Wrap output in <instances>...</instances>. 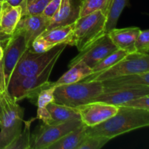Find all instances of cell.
<instances>
[{
	"mask_svg": "<svg viewBox=\"0 0 149 149\" xmlns=\"http://www.w3.org/2000/svg\"><path fill=\"white\" fill-rule=\"evenodd\" d=\"M149 125V111L118 106L115 115L94 127H87L86 132L90 136H100L111 139Z\"/></svg>",
	"mask_w": 149,
	"mask_h": 149,
	"instance_id": "6da1fadb",
	"label": "cell"
},
{
	"mask_svg": "<svg viewBox=\"0 0 149 149\" xmlns=\"http://www.w3.org/2000/svg\"><path fill=\"white\" fill-rule=\"evenodd\" d=\"M24 109L8 91L0 95V149H7L23 129Z\"/></svg>",
	"mask_w": 149,
	"mask_h": 149,
	"instance_id": "7a4b0ae2",
	"label": "cell"
},
{
	"mask_svg": "<svg viewBox=\"0 0 149 149\" xmlns=\"http://www.w3.org/2000/svg\"><path fill=\"white\" fill-rule=\"evenodd\" d=\"M103 92L101 81H79L69 84L56 86L54 102L72 108L93 102Z\"/></svg>",
	"mask_w": 149,
	"mask_h": 149,
	"instance_id": "3957f363",
	"label": "cell"
},
{
	"mask_svg": "<svg viewBox=\"0 0 149 149\" xmlns=\"http://www.w3.org/2000/svg\"><path fill=\"white\" fill-rule=\"evenodd\" d=\"M106 16L98 10L83 17H79L74 23V30L68 45L75 46L79 52L98 39L105 33Z\"/></svg>",
	"mask_w": 149,
	"mask_h": 149,
	"instance_id": "277c9868",
	"label": "cell"
},
{
	"mask_svg": "<svg viewBox=\"0 0 149 149\" xmlns=\"http://www.w3.org/2000/svg\"><path fill=\"white\" fill-rule=\"evenodd\" d=\"M66 47L65 44H60L43 53L33 52L28 48L20 57L15 68L10 83L15 82L23 77L39 74L50 63L59 59Z\"/></svg>",
	"mask_w": 149,
	"mask_h": 149,
	"instance_id": "5b68a950",
	"label": "cell"
},
{
	"mask_svg": "<svg viewBox=\"0 0 149 149\" xmlns=\"http://www.w3.org/2000/svg\"><path fill=\"white\" fill-rule=\"evenodd\" d=\"M57 61L58 60L52 61L39 74L10 83L7 87L9 94L17 102L27 98L36 104V97L41 90L52 86V81H49V78Z\"/></svg>",
	"mask_w": 149,
	"mask_h": 149,
	"instance_id": "8992f818",
	"label": "cell"
},
{
	"mask_svg": "<svg viewBox=\"0 0 149 149\" xmlns=\"http://www.w3.org/2000/svg\"><path fill=\"white\" fill-rule=\"evenodd\" d=\"M147 71H149V55L132 52L128 53L125 58L110 68L100 72L91 74L82 81H102L121 76L141 74Z\"/></svg>",
	"mask_w": 149,
	"mask_h": 149,
	"instance_id": "52a82bcc",
	"label": "cell"
},
{
	"mask_svg": "<svg viewBox=\"0 0 149 149\" xmlns=\"http://www.w3.org/2000/svg\"><path fill=\"white\" fill-rule=\"evenodd\" d=\"M81 119H75L55 125L42 124L31 134V149H48L54 143L81 125Z\"/></svg>",
	"mask_w": 149,
	"mask_h": 149,
	"instance_id": "ba28073f",
	"label": "cell"
},
{
	"mask_svg": "<svg viewBox=\"0 0 149 149\" xmlns=\"http://www.w3.org/2000/svg\"><path fill=\"white\" fill-rule=\"evenodd\" d=\"M116 49L109 34L106 33L79 51L78 55L70 61L68 67L81 61L93 69L103 58Z\"/></svg>",
	"mask_w": 149,
	"mask_h": 149,
	"instance_id": "9c48e42d",
	"label": "cell"
},
{
	"mask_svg": "<svg viewBox=\"0 0 149 149\" xmlns=\"http://www.w3.org/2000/svg\"><path fill=\"white\" fill-rule=\"evenodd\" d=\"M3 55L2 67L6 84L8 87L10 78L17 65L20 57L28 49L24 37L21 34L14 33L9 37L4 46Z\"/></svg>",
	"mask_w": 149,
	"mask_h": 149,
	"instance_id": "30bf717a",
	"label": "cell"
},
{
	"mask_svg": "<svg viewBox=\"0 0 149 149\" xmlns=\"http://www.w3.org/2000/svg\"><path fill=\"white\" fill-rule=\"evenodd\" d=\"M82 124L94 127L111 118L118 111V106L102 102H90L77 108Z\"/></svg>",
	"mask_w": 149,
	"mask_h": 149,
	"instance_id": "8fae6325",
	"label": "cell"
},
{
	"mask_svg": "<svg viewBox=\"0 0 149 149\" xmlns=\"http://www.w3.org/2000/svg\"><path fill=\"white\" fill-rule=\"evenodd\" d=\"M49 20L42 14L22 15L14 33L23 36L29 48L32 42L46 30Z\"/></svg>",
	"mask_w": 149,
	"mask_h": 149,
	"instance_id": "7c38bea8",
	"label": "cell"
},
{
	"mask_svg": "<svg viewBox=\"0 0 149 149\" xmlns=\"http://www.w3.org/2000/svg\"><path fill=\"white\" fill-rule=\"evenodd\" d=\"M101 83L103 87V92L149 87V71L109 79L103 80Z\"/></svg>",
	"mask_w": 149,
	"mask_h": 149,
	"instance_id": "4fadbf2b",
	"label": "cell"
},
{
	"mask_svg": "<svg viewBox=\"0 0 149 149\" xmlns=\"http://www.w3.org/2000/svg\"><path fill=\"white\" fill-rule=\"evenodd\" d=\"M146 95H149V87L111 90L103 92L95 97L93 102H102L107 104L119 106L132 99Z\"/></svg>",
	"mask_w": 149,
	"mask_h": 149,
	"instance_id": "5bb4252c",
	"label": "cell"
},
{
	"mask_svg": "<svg viewBox=\"0 0 149 149\" xmlns=\"http://www.w3.org/2000/svg\"><path fill=\"white\" fill-rule=\"evenodd\" d=\"M21 17V6H10L3 1L0 13V42H7L13 34Z\"/></svg>",
	"mask_w": 149,
	"mask_h": 149,
	"instance_id": "9a60e30c",
	"label": "cell"
},
{
	"mask_svg": "<svg viewBox=\"0 0 149 149\" xmlns=\"http://www.w3.org/2000/svg\"><path fill=\"white\" fill-rule=\"evenodd\" d=\"M79 4L75 5L73 4V0H61L59 9L49 19V23L45 31L58 26H67L74 23L79 17Z\"/></svg>",
	"mask_w": 149,
	"mask_h": 149,
	"instance_id": "2e32d148",
	"label": "cell"
},
{
	"mask_svg": "<svg viewBox=\"0 0 149 149\" xmlns=\"http://www.w3.org/2000/svg\"><path fill=\"white\" fill-rule=\"evenodd\" d=\"M140 31L141 29L138 27L114 28L107 33L117 49L126 51L127 53H132L135 52L134 45Z\"/></svg>",
	"mask_w": 149,
	"mask_h": 149,
	"instance_id": "e0dca14e",
	"label": "cell"
},
{
	"mask_svg": "<svg viewBox=\"0 0 149 149\" xmlns=\"http://www.w3.org/2000/svg\"><path fill=\"white\" fill-rule=\"evenodd\" d=\"M69 70L60 77L56 81L52 82V85L59 86L78 82L84 79L93 73V70L85 63L79 61L69 67Z\"/></svg>",
	"mask_w": 149,
	"mask_h": 149,
	"instance_id": "ac0fdd59",
	"label": "cell"
},
{
	"mask_svg": "<svg viewBox=\"0 0 149 149\" xmlns=\"http://www.w3.org/2000/svg\"><path fill=\"white\" fill-rule=\"evenodd\" d=\"M47 109L50 114V122L49 125H55L71 120L80 119L79 113L77 108L52 102L47 105Z\"/></svg>",
	"mask_w": 149,
	"mask_h": 149,
	"instance_id": "d6986e66",
	"label": "cell"
},
{
	"mask_svg": "<svg viewBox=\"0 0 149 149\" xmlns=\"http://www.w3.org/2000/svg\"><path fill=\"white\" fill-rule=\"evenodd\" d=\"M86 128L87 126L81 124L52 144L48 149H77L87 137Z\"/></svg>",
	"mask_w": 149,
	"mask_h": 149,
	"instance_id": "ffe728a7",
	"label": "cell"
},
{
	"mask_svg": "<svg viewBox=\"0 0 149 149\" xmlns=\"http://www.w3.org/2000/svg\"><path fill=\"white\" fill-rule=\"evenodd\" d=\"M55 86H50L47 88L43 89L36 97V106H37L36 119L42 120L44 124L49 125L50 122V114L48 111L47 106L50 103L54 102V91Z\"/></svg>",
	"mask_w": 149,
	"mask_h": 149,
	"instance_id": "44dd1931",
	"label": "cell"
},
{
	"mask_svg": "<svg viewBox=\"0 0 149 149\" xmlns=\"http://www.w3.org/2000/svg\"><path fill=\"white\" fill-rule=\"evenodd\" d=\"M129 4V0H108L104 13L106 16L105 33L116 27L118 20L125 7Z\"/></svg>",
	"mask_w": 149,
	"mask_h": 149,
	"instance_id": "7402d4cb",
	"label": "cell"
},
{
	"mask_svg": "<svg viewBox=\"0 0 149 149\" xmlns=\"http://www.w3.org/2000/svg\"><path fill=\"white\" fill-rule=\"evenodd\" d=\"M74 23L52 28L49 30L44 31L40 36L53 46H56L60 44H65L68 45L74 30Z\"/></svg>",
	"mask_w": 149,
	"mask_h": 149,
	"instance_id": "603a6c76",
	"label": "cell"
},
{
	"mask_svg": "<svg viewBox=\"0 0 149 149\" xmlns=\"http://www.w3.org/2000/svg\"><path fill=\"white\" fill-rule=\"evenodd\" d=\"M36 119L33 118L28 121H23L24 125L18 137L15 141L8 147L7 149H31V124Z\"/></svg>",
	"mask_w": 149,
	"mask_h": 149,
	"instance_id": "cb8c5ba5",
	"label": "cell"
},
{
	"mask_svg": "<svg viewBox=\"0 0 149 149\" xmlns=\"http://www.w3.org/2000/svg\"><path fill=\"white\" fill-rule=\"evenodd\" d=\"M127 54L128 53L126 51L122 50V49H117L116 50L113 51V52L107 55L106 58H103L99 63H97L92 69L93 70L92 74L100 72V71H104V70L110 68L111 66L113 65L115 63L119 62L120 60H122V58H125Z\"/></svg>",
	"mask_w": 149,
	"mask_h": 149,
	"instance_id": "d4e9b609",
	"label": "cell"
},
{
	"mask_svg": "<svg viewBox=\"0 0 149 149\" xmlns=\"http://www.w3.org/2000/svg\"><path fill=\"white\" fill-rule=\"evenodd\" d=\"M107 5L106 0H82L79 4V17L91 14L98 10L104 13Z\"/></svg>",
	"mask_w": 149,
	"mask_h": 149,
	"instance_id": "484cf974",
	"label": "cell"
},
{
	"mask_svg": "<svg viewBox=\"0 0 149 149\" xmlns=\"http://www.w3.org/2000/svg\"><path fill=\"white\" fill-rule=\"evenodd\" d=\"M51 0H24L21 6L22 15L42 14Z\"/></svg>",
	"mask_w": 149,
	"mask_h": 149,
	"instance_id": "4316f807",
	"label": "cell"
},
{
	"mask_svg": "<svg viewBox=\"0 0 149 149\" xmlns=\"http://www.w3.org/2000/svg\"><path fill=\"white\" fill-rule=\"evenodd\" d=\"M109 141L110 140L104 137L87 135L77 149H100Z\"/></svg>",
	"mask_w": 149,
	"mask_h": 149,
	"instance_id": "83f0119b",
	"label": "cell"
},
{
	"mask_svg": "<svg viewBox=\"0 0 149 149\" xmlns=\"http://www.w3.org/2000/svg\"><path fill=\"white\" fill-rule=\"evenodd\" d=\"M135 52L143 55H149V31L148 29L140 31L135 39Z\"/></svg>",
	"mask_w": 149,
	"mask_h": 149,
	"instance_id": "f1b7e54d",
	"label": "cell"
},
{
	"mask_svg": "<svg viewBox=\"0 0 149 149\" xmlns=\"http://www.w3.org/2000/svg\"><path fill=\"white\" fill-rule=\"evenodd\" d=\"M54 47L55 46H53L52 44L47 42L46 39H45L41 36H39L32 42L31 45L29 47V49L33 52L43 53V52H46L49 51V49H51Z\"/></svg>",
	"mask_w": 149,
	"mask_h": 149,
	"instance_id": "f546056e",
	"label": "cell"
},
{
	"mask_svg": "<svg viewBox=\"0 0 149 149\" xmlns=\"http://www.w3.org/2000/svg\"><path fill=\"white\" fill-rule=\"evenodd\" d=\"M128 108L149 111V95L140 96L121 105Z\"/></svg>",
	"mask_w": 149,
	"mask_h": 149,
	"instance_id": "4dcf8cb0",
	"label": "cell"
},
{
	"mask_svg": "<svg viewBox=\"0 0 149 149\" xmlns=\"http://www.w3.org/2000/svg\"><path fill=\"white\" fill-rule=\"evenodd\" d=\"M61 0H51L47 4L45 10L42 13V15L45 16V17L50 19L57 13L60 6H61Z\"/></svg>",
	"mask_w": 149,
	"mask_h": 149,
	"instance_id": "1f68e13d",
	"label": "cell"
},
{
	"mask_svg": "<svg viewBox=\"0 0 149 149\" xmlns=\"http://www.w3.org/2000/svg\"><path fill=\"white\" fill-rule=\"evenodd\" d=\"M6 91H7V87L6 84L5 78H4L2 63H0V95Z\"/></svg>",
	"mask_w": 149,
	"mask_h": 149,
	"instance_id": "d6a6232c",
	"label": "cell"
},
{
	"mask_svg": "<svg viewBox=\"0 0 149 149\" xmlns=\"http://www.w3.org/2000/svg\"><path fill=\"white\" fill-rule=\"evenodd\" d=\"M3 1L10 6H20L24 0H3Z\"/></svg>",
	"mask_w": 149,
	"mask_h": 149,
	"instance_id": "836d02e7",
	"label": "cell"
},
{
	"mask_svg": "<svg viewBox=\"0 0 149 149\" xmlns=\"http://www.w3.org/2000/svg\"><path fill=\"white\" fill-rule=\"evenodd\" d=\"M3 55H4V49L1 47V45H0V63H1V61H2Z\"/></svg>",
	"mask_w": 149,
	"mask_h": 149,
	"instance_id": "e575fe53",
	"label": "cell"
},
{
	"mask_svg": "<svg viewBox=\"0 0 149 149\" xmlns=\"http://www.w3.org/2000/svg\"><path fill=\"white\" fill-rule=\"evenodd\" d=\"M2 3H3V1H2V2H1V3H0V13H1V7H2Z\"/></svg>",
	"mask_w": 149,
	"mask_h": 149,
	"instance_id": "d590c367",
	"label": "cell"
},
{
	"mask_svg": "<svg viewBox=\"0 0 149 149\" xmlns=\"http://www.w3.org/2000/svg\"><path fill=\"white\" fill-rule=\"evenodd\" d=\"M2 1H3V0H0V3L2 2Z\"/></svg>",
	"mask_w": 149,
	"mask_h": 149,
	"instance_id": "8d00e7d4",
	"label": "cell"
},
{
	"mask_svg": "<svg viewBox=\"0 0 149 149\" xmlns=\"http://www.w3.org/2000/svg\"><path fill=\"white\" fill-rule=\"evenodd\" d=\"M106 1H108V0H106Z\"/></svg>",
	"mask_w": 149,
	"mask_h": 149,
	"instance_id": "74e56055",
	"label": "cell"
}]
</instances>
